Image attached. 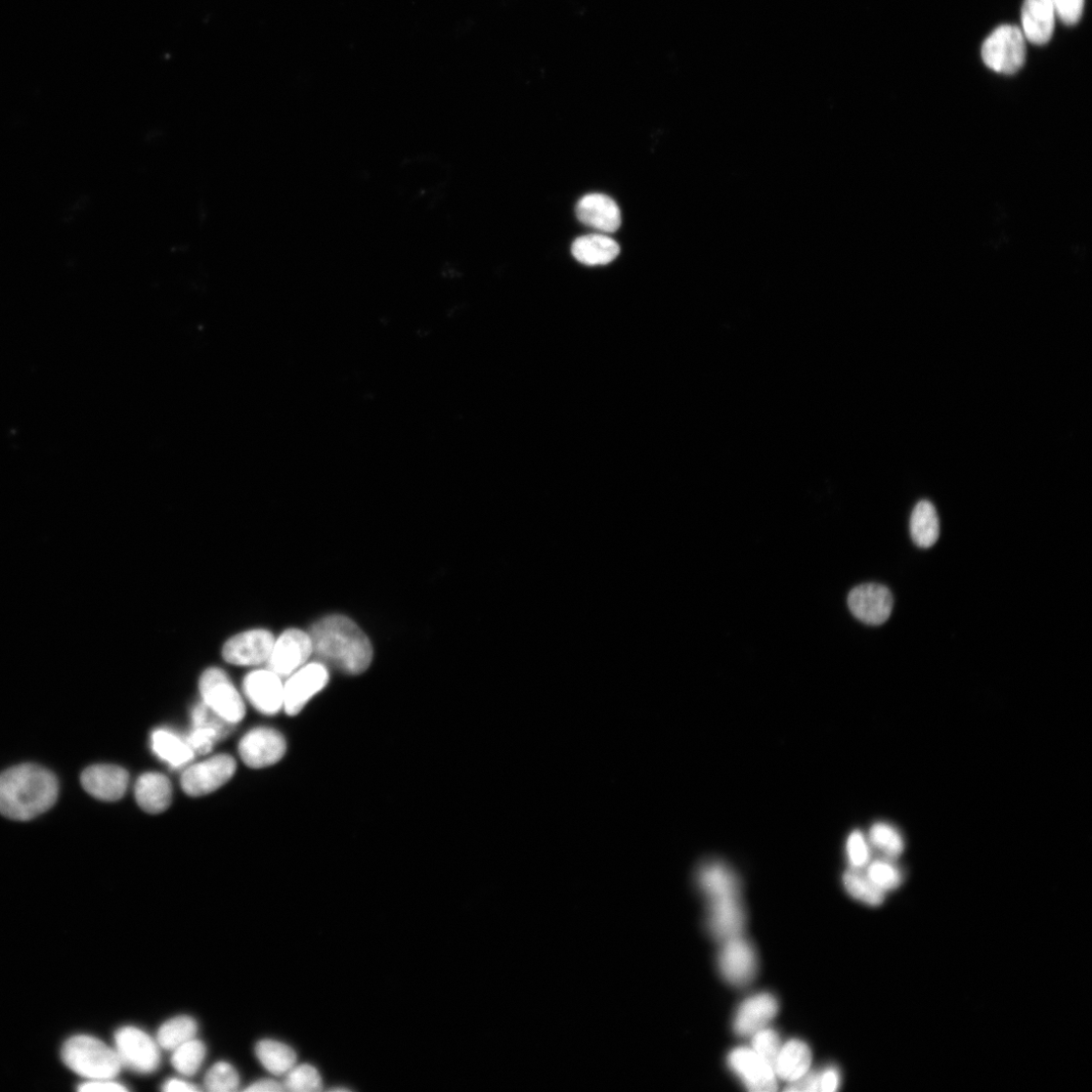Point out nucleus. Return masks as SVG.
Listing matches in <instances>:
<instances>
[{
	"label": "nucleus",
	"mask_w": 1092,
	"mask_h": 1092,
	"mask_svg": "<svg viewBox=\"0 0 1092 1092\" xmlns=\"http://www.w3.org/2000/svg\"><path fill=\"white\" fill-rule=\"evenodd\" d=\"M236 762L229 755H217L188 768L182 776L186 795L200 798L222 788L234 775Z\"/></svg>",
	"instance_id": "6e6552de"
},
{
	"label": "nucleus",
	"mask_w": 1092,
	"mask_h": 1092,
	"mask_svg": "<svg viewBox=\"0 0 1092 1092\" xmlns=\"http://www.w3.org/2000/svg\"><path fill=\"white\" fill-rule=\"evenodd\" d=\"M200 691L204 704L225 721L236 724L244 718L242 697L223 670H207L200 680Z\"/></svg>",
	"instance_id": "423d86ee"
},
{
	"label": "nucleus",
	"mask_w": 1092,
	"mask_h": 1092,
	"mask_svg": "<svg viewBox=\"0 0 1092 1092\" xmlns=\"http://www.w3.org/2000/svg\"><path fill=\"white\" fill-rule=\"evenodd\" d=\"M286 1090L294 1092H309L323 1090V1081L319 1071L310 1064H301L293 1067L284 1081Z\"/></svg>",
	"instance_id": "c756f323"
},
{
	"label": "nucleus",
	"mask_w": 1092,
	"mask_h": 1092,
	"mask_svg": "<svg viewBox=\"0 0 1092 1092\" xmlns=\"http://www.w3.org/2000/svg\"><path fill=\"white\" fill-rule=\"evenodd\" d=\"M135 797L137 803L144 811L151 814L161 813L171 804V783L162 774L145 773L135 785Z\"/></svg>",
	"instance_id": "412c9836"
},
{
	"label": "nucleus",
	"mask_w": 1092,
	"mask_h": 1092,
	"mask_svg": "<svg viewBox=\"0 0 1092 1092\" xmlns=\"http://www.w3.org/2000/svg\"><path fill=\"white\" fill-rule=\"evenodd\" d=\"M847 855L853 869L859 870L868 865L870 861V849L864 835L853 832L847 841Z\"/></svg>",
	"instance_id": "f704fd0d"
},
{
	"label": "nucleus",
	"mask_w": 1092,
	"mask_h": 1092,
	"mask_svg": "<svg viewBox=\"0 0 1092 1092\" xmlns=\"http://www.w3.org/2000/svg\"><path fill=\"white\" fill-rule=\"evenodd\" d=\"M851 614L867 626L878 627L885 624L893 609V596L890 590L878 583H867L855 587L848 596Z\"/></svg>",
	"instance_id": "1a4fd4ad"
},
{
	"label": "nucleus",
	"mask_w": 1092,
	"mask_h": 1092,
	"mask_svg": "<svg viewBox=\"0 0 1092 1092\" xmlns=\"http://www.w3.org/2000/svg\"><path fill=\"white\" fill-rule=\"evenodd\" d=\"M313 653L312 639L309 633L299 630H289L276 639L269 669L280 677H288L304 666Z\"/></svg>",
	"instance_id": "ddd939ff"
},
{
	"label": "nucleus",
	"mask_w": 1092,
	"mask_h": 1092,
	"mask_svg": "<svg viewBox=\"0 0 1092 1092\" xmlns=\"http://www.w3.org/2000/svg\"><path fill=\"white\" fill-rule=\"evenodd\" d=\"M313 653L323 662L349 675L366 672L373 660V646L360 627L342 616L316 623L309 632Z\"/></svg>",
	"instance_id": "f03ea898"
},
{
	"label": "nucleus",
	"mask_w": 1092,
	"mask_h": 1092,
	"mask_svg": "<svg viewBox=\"0 0 1092 1092\" xmlns=\"http://www.w3.org/2000/svg\"><path fill=\"white\" fill-rule=\"evenodd\" d=\"M1025 36L1036 45L1050 41L1055 28V11L1051 0H1025L1022 11Z\"/></svg>",
	"instance_id": "aec40b11"
},
{
	"label": "nucleus",
	"mask_w": 1092,
	"mask_h": 1092,
	"mask_svg": "<svg viewBox=\"0 0 1092 1092\" xmlns=\"http://www.w3.org/2000/svg\"><path fill=\"white\" fill-rule=\"evenodd\" d=\"M843 882L849 894L857 900L871 906H880L884 902L885 892L874 885L858 870L852 869L846 872Z\"/></svg>",
	"instance_id": "cd10ccee"
},
{
	"label": "nucleus",
	"mask_w": 1092,
	"mask_h": 1092,
	"mask_svg": "<svg viewBox=\"0 0 1092 1092\" xmlns=\"http://www.w3.org/2000/svg\"><path fill=\"white\" fill-rule=\"evenodd\" d=\"M727 1063L749 1090L771 1092L777 1089L774 1068L753 1050L746 1047L735 1048L729 1053Z\"/></svg>",
	"instance_id": "2eb2a0df"
},
{
	"label": "nucleus",
	"mask_w": 1092,
	"mask_h": 1092,
	"mask_svg": "<svg viewBox=\"0 0 1092 1092\" xmlns=\"http://www.w3.org/2000/svg\"><path fill=\"white\" fill-rule=\"evenodd\" d=\"M276 638L266 630H253L230 638L223 647L226 662L236 666H255L269 661Z\"/></svg>",
	"instance_id": "4468645a"
},
{
	"label": "nucleus",
	"mask_w": 1092,
	"mask_h": 1092,
	"mask_svg": "<svg viewBox=\"0 0 1092 1092\" xmlns=\"http://www.w3.org/2000/svg\"><path fill=\"white\" fill-rule=\"evenodd\" d=\"M841 1084V1075L836 1067H828L819 1074V1090L823 1092L837 1091Z\"/></svg>",
	"instance_id": "4c0bfd02"
},
{
	"label": "nucleus",
	"mask_w": 1092,
	"mask_h": 1092,
	"mask_svg": "<svg viewBox=\"0 0 1092 1092\" xmlns=\"http://www.w3.org/2000/svg\"><path fill=\"white\" fill-rule=\"evenodd\" d=\"M84 1092H125L127 1088L113 1079L87 1080L79 1088Z\"/></svg>",
	"instance_id": "e433bc0d"
},
{
	"label": "nucleus",
	"mask_w": 1092,
	"mask_h": 1092,
	"mask_svg": "<svg viewBox=\"0 0 1092 1092\" xmlns=\"http://www.w3.org/2000/svg\"><path fill=\"white\" fill-rule=\"evenodd\" d=\"M576 213L581 223L604 233L617 232L623 222L616 201L602 194L583 197L577 204Z\"/></svg>",
	"instance_id": "a211bd4d"
},
{
	"label": "nucleus",
	"mask_w": 1092,
	"mask_h": 1092,
	"mask_svg": "<svg viewBox=\"0 0 1092 1092\" xmlns=\"http://www.w3.org/2000/svg\"><path fill=\"white\" fill-rule=\"evenodd\" d=\"M59 785L49 770L23 764L0 774V814L27 821L45 813L56 803Z\"/></svg>",
	"instance_id": "f257e3e1"
},
{
	"label": "nucleus",
	"mask_w": 1092,
	"mask_h": 1092,
	"mask_svg": "<svg viewBox=\"0 0 1092 1092\" xmlns=\"http://www.w3.org/2000/svg\"><path fill=\"white\" fill-rule=\"evenodd\" d=\"M1051 4L1055 15L1066 25H1075L1082 16L1084 0H1051Z\"/></svg>",
	"instance_id": "c9c22d12"
},
{
	"label": "nucleus",
	"mask_w": 1092,
	"mask_h": 1092,
	"mask_svg": "<svg viewBox=\"0 0 1092 1092\" xmlns=\"http://www.w3.org/2000/svg\"><path fill=\"white\" fill-rule=\"evenodd\" d=\"M284 1084L274 1079H260L245 1088L248 1092H280L285 1091Z\"/></svg>",
	"instance_id": "ea45409f"
},
{
	"label": "nucleus",
	"mask_w": 1092,
	"mask_h": 1092,
	"mask_svg": "<svg viewBox=\"0 0 1092 1092\" xmlns=\"http://www.w3.org/2000/svg\"><path fill=\"white\" fill-rule=\"evenodd\" d=\"M255 1052L260 1063L275 1075L287 1074L296 1063L293 1048L276 1040L260 1041Z\"/></svg>",
	"instance_id": "a878e982"
},
{
	"label": "nucleus",
	"mask_w": 1092,
	"mask_h": 1092,
	"mask_svg": "<svg viewBox=\"0 0 1092 1092\" xmlns=\"http://www.w3.org/2000/svg\"><path fill=\"white\" fill-rule=\"evenodd\" d=\"M84 791L103 801H117L126 793L127 772L115 765H95L86 768L81 774Z\"/></svg>",
	"instance_id": "f3484780"
},
{
	"label": "nucleus",
	"mask_w": 1092,
	"mask_h": 1092,
	"mask_svg": "<svg viewBox=\"0 0 1092 1092\" xmlns=\"http://www.w3.org/2000/svg\"><path fill=\"white\" fill-rule=\"evenodd\" d=\"M330 1091H338V1092H341V1091H351V1089H349V1088H345V1087H336V1088H331V1089H330Z\"/></svg>",
	"instance_id": "79ce46f5"
},
{
	"label": "nucleus",
	"mask_w": 1092,
	"mask_h": 1092,
	"mask_svg": "<svg viewBox=\"0 0 1092 1092\" xmlns=\"http://www.w3.org/2000/svg\"><path fill=\"white\" fill-rule=\"evenodd\" d=\"M910 536L921 548L932 547L940 538V521L935 506L927 500L916 504L910 517Z\"/></svg>",
	"instance_id": "b1692460"
},
{
	"label": "nucleus",
	"mask_w": 1092,
	"mask_h": 1092,
	"mask_svg": "<svg viewBox=\"0 0 1092 1092\" xmlns=\"http://www.w3.org/2000/svg\"><path fill=\"white\" fill-rule=\"evenodd\" d=\"M788 1091H819V1074L811 1073L805 1074L803 1077L795 1081L790 1087L786 1088Z\"/></svg>",
	"instance_id": "58836bf2"
},
{
	"label": "nucleus",
	"mask_w": 1092,
	"mask_h": 1092,
	"mask_svg": "<svg viewBox=\"0 0 1092 1092\" xmlns=\"http://www.w3.org/2000/svg\"><path fill=\"white\" fill-rule=\"evenodd\" d=\"M329 681L327 668L321 663L304 665L293 673L284 684V709L287 714H298Z\"/></svg>",
	"instance_id": "9b49d317"
},
{
	"label": "nucleus",
	"mask_w": 1092,
	"mask_h": 1092,
	"mask_svg": "<svg viewBox=\"0 0 1092 1092\" xmlns=\"http://www.w3.org/2000/svg\"><path fill=\"white\" fill-rule=\"evenodd\" d=\"M866 877L883 892L898 888L902 882L900 871L887 861H874L867 870Z\"/></svg>",
	"instance_id": "2f4dec72"
},
{
	"label": "nucleus",
	"mask_w": 1092,
	"mask_h": 1092,
	"mask_svg": "<svg viewBox=\"0 0 1092 1092\" xmlns=\"http://www.w3.org/2000/svg\"><path fill=\"white\" fill-rule=\"evenodd\" d=\"M151 745L154 753L173 768L187 765L195 756L187 740L165 729L153 732Z\"/></svg>",
	"instance_id": "393cba45"
},
{
	"label": "nucleus",
	"mask_w": 1092,
	"mask_h": 1092,
	"mask_svg": "<svg viewBox=\"0 0 1092 1092\" xmlns=\"http://www.w3.org/2000/svg\"><path fill=\"white\" fill-rule=\"evenodd\" d=\"M717 964L722 977L737 987L752 982L758 970L755 949L740 936L723 942Z\"/></svg>",
	"instance_id": "9d476101"
},
{
	"label": "nucleus",
	"mask_w": 1092,
	"mask_h": 1092,
	"mask_svg": "<svg viewBox=\"0 0 1092 1092\" xmlns=\"http://www.w3.org/2000/svg\"><path fill=\"white\" fill-rule=\"evenodd\" d=\"M752 1050L773 1068L781 1050V1041L777 1032L763 1028L753 1035Z\"/></svg>",
	"instance_id": "72a5a7b5"
},
{
	"label": "nucleus",
	"mask_w": 1092,
	"mask_h": 1092,
	"mask_svg": "<svg viewBox=\"0 0 1092 1092\" xmlns=\"http://www.w3.org/2000/svg\"><path fill=\"white\" fill-rule=\"evenodd\" d=\"M779 1003L770 993H759L742 1002L733 1020V1030L741 1037L753 1036L777 1015Z\"/></svg>",
	"instance_id": "6ab92c4d"
},
{
	"label": "nucleus",
	"mask_w": 1092,
	"mask_h": 1092,
	"mask_svg": "<svg viewBox=\"0 0 1092 1092\" xmlns=\"http://www.w3.org/2000/svg\"><path fill=\"white\" fill-rule=\"evenodd\" d=\"M198 1032L196 1021L188 1016H180L165 1022L157 1034V1043L165 1050H176L178 1047L194 1039Z\"/></svg>",
	"instance_id": "bb28decb"
},
{
	"label": "nucleus",
	"mask_w": 1092,
	"mask_h": 1092,
	"mask_svg": "<svg viewBox=\"0 0 1092 1092\" xmlns=\"http://www.w3.org/2000/svg\"><path fill=\"white\" fill-rule=\"evenodd\" d=\"M240 1083L237 1071L226 1062L215 1063L207 1073L205 1085L209 1091L231 1092L238 1089Z\"/></svg>",
	"instance_id": "473e14b6"
},
{
	"label": "nucleus",
	"mask_w": 1092,
	"mask_h": 1092,
	"mask_svg": "<svg viewBox=\"0 0 1092 1092\" xmlns=\"http://www.w3.org/2000/svg\"><path fill=\"white\" fill-rule=\"evenodd\" d=\"M287 751L285 737L279 731L258 727L246 733L239 742V754L250 768L273 766L283 759Z\"/></svg>",
	"instance_id": "f8f14e48"
},
{
	"label": "nucleus",
	"mask_w": 1092,
	"mask_h": 1092,
	"mask_svg": "<svg viewBox=\"0 0 1092 1092\" xmlns=\"http://www.w3.org/2000/svg\"><path fill=\"white\" fill-rule=\"evenodd\" d=\"M206 1052L205 1044L194 1038L173 1050L171 1063L181 1074L191 1076L199 1071Z\"/></svg>",
	"instance_id": "c85d7f7f"
},
{
	"label": "nucleus",
	"mask_w": 1092,
	"mask_h": 1092,
	"mask_svg": "<svg viewBox=\"0 0 1092 1092\" xmlns=\"http://www.w3.org/2000/svg\"><path fill=\"white\" fill-rule=\"evenodd\" d=\"M243 689L248 701L261 714L275 715L284 708L282 677L270 669L248 674Z\"/></svg>",
	"instance_id": "dca6fc26"
},
{
	"label": "nucleus",
	"mask_w": 1092,
	"mask_h": 1092,
	"mask_svg": "<svg viewBox=\"0 0 1092 1092\" xmlns=\"http://www.w3.org/2000/svg\"><path fill=\"white\" fill-rule=\"evenodd\" d=\"M705 893L710 900L708 927L713 937L721 942L739 937L746 924L739 883L718 884L708 888Z\"/></svg>",
	"instance_id": "20e7f679"
},
{
	"label": "nucleus",
	"mask_w": 1092,
	"mask_h": 1092,
	"mask_svg": "<svg viewBox=\"0 0 1092 1092\" xmlns=\"http://www.w3.org/2000/svg\"><path fill=\"white\" fill-rule=\"evenodd\" d=\"M162 1090L166 1091V1092H172V1091H179V1092L180 1091H185V1092H194L195 1091L196 1092V1091H199L200 1088H198L196 1085H194V1084H192V1083H190L186 1080L178 1079V1078H172V1079L167 1080L164 1083V1085L162 1087Z\"/></svg>",
	"instance_id": "a19ab883"
},
{
	"label": "nucleus",
	"mask_w": 1092,
	"mask_h": 1092,
	"mask_svg": "<svg viewBox=\"0 0 1092 1092\" xmlns=\"http://www.w3.org/2000/svg\"><path fill=\"white\" fill-rule=\"evenodd\" d=\"M61 1055L68 1068L87 1080L114 1079L123 1067L116 1050L92 1036L70 1038Z\"/></svg>",
	"instance_id": "7ed1b4c3"
},
{
	"label": "nucleus",
	"mask_w": 1092,
	"mask_h": 1092,
	"mask_svg": "<svg viewBox=\"0 0 1092 1092\" xmlns=\"http://www.w3.org/2000/svg\"><path fill=\"white\" fill-rule=\"evenodd\" d=\"M809 1047L800 1040H791L781 1046L774 1070L776 1076L788 1082H795L808 1073L811 1064Z\"/></svg>",
	"instance_id": "4be33fe9"
},
{
	"label": "nucleus",
	"mask_w": 1092,
	"mask_h": 1092,
	"mask_svg": "<svg viewBox=\"0 0 1092 1092\" xmlns=\"http://www.w3.org/2000/svg\"><path fill=\"white\" fill-rule=\"evenodd\" d=\"M870 842L891 858L898 857L904 849L902 838L896 829L882 822L871 827Z\"/></svg>",
	"instance_id": "7c9ffc66"
},
{
	"label": "nucleus",
	"mask_w": 1092,
	"mask_h": 1092,
	"mask_svg": "<svg viewBox=\"0 0 1092 1092\" xmlns=\"http://www.w3.org/2000/svg\"><path fill=\"white\" fill-rule=\"evenodd\" d=\"M115 1050L123 1066L139 1073L154 1072L160 1064L156 1042L136 1027H124L115 1035Z\"/></svg>",
	"instance_id": "0eeeda50"
},
{
	"label": "nucleus",
	"mask_w": 1092,
	"mask_h": 1092,
	"mask_svg": "<svg viewBox=\"0 0 1092 1092\" xmlns=\"http://www.w3.org/2000/svg\"><path fill=\"white\" fill-rule=\"evenodd\" d=\"M1026 45L1024 35L1018 27L1001 26L984 42L982 59L987 67L995 72L1014 74L1025 63Z\"/></svg>",
	"instance_id": "39448f33"
},
{
	"label": "nucleus",
	"mask_w": 1092,
	"mask_h": 1092,
	"mask_svg": "<svg viewBox=\"0 0 1092 1092\" xmlns=\"http://www.w3.org/2000/svg\"><path fill=\"white\" fill-rule=\"evenodd\" d=\"M572 253L582 265L598 267L615 261L621 253V247L613 238L602 234H591L576 239L572 246Z\"/></svg>",
	"instance_id": "5701e85b"
}]
</instances>
